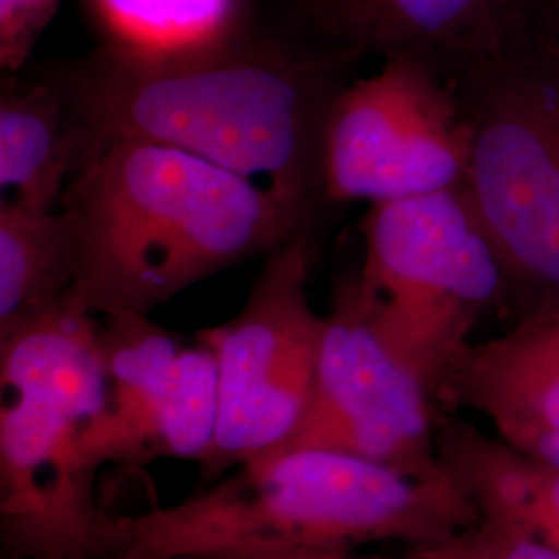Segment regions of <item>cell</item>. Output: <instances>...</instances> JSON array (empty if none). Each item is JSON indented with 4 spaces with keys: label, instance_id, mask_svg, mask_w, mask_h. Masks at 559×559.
<instances>
[{
    "label": "cell",
    "instance_id": "1",
    "mask_svg": "<svg viewBox=\"0 0 559 559\" xmlns=\"http://www.w3.org/2000/svg\"><path fill=\"white\" fill-rule=\"evenodd\" d=\"M355 60L242 25L179 46L106 40L36 69L59 90L78 164L115 141L166 145L263 185L311 224L325 200L323 131Z\"/></svg>",
    "mask_w": 559,
    "mask_h": 559
},
{
    "label": "cell",
    "instance_id": "2",
    "mask_svg": "<svg viewBox=\"0 0 559 559\" xmlns=\"http://www.w3.org/2000/svg\"><path fill=\"white\" fill-rule=\"evenodd\" d=\"M69 300L90 316L152 313L185 288L307 233L265 185L166 145L115 141L73 173Z\"/></svg>",
    "mask_w": 559,
    "mask_h": 559
},
{
    "label": "cell",
    "instance_id": "3",
    "mask_svg": "<svg viewBox=\"0 0 559 559\" xmlns=\"http://www.w3.org/2000/svg\"><path fill=\"white\" fill-rule=\"evenodd\" d=\"M443 471V468H441ZM480 520L445 473L415 477L321 448L247 460L195 496L127 516L122 559H193L251 549L425 547Z\"/></svg>",
    "mask_w": 559,
    "mask_h": 559
},
{
    "label": "cell",
    "instance_id": "4",
    "mask_svg": "<svg viewBox=\"0 0 559 559\" xmlns=\"http://www.w3.org/2000/svg\"><path fill=\"white\" fill-rule=\"evenodd\" d=\"M2 559H122L83 438L108 406L98 318L71 300L0 336Z\"/></svg>",
    "mask_w": 559,
    "mask_h": 559
},
{
    "label": "cell",
    "instance_id": "5",
    "mask_svg": "<svg viewBox=\"0 0 559 559\" xmlns=\"http://www.w3.org/2000/svg\"><path fill=\"white\" fill-rule=\"evenodd\" d=\"M353 280L365 313L441 408V394L508 274L464 187L376 203ZM443 411V408H441Z\"/></svg>",
    "mask_w": 559,
    "mask_h": 559
},
{
    "label": "cell",
    "instance_id": "6",
    "mask_svg": "<svg viewBox=\"0 0 559 559\" xmlns=\"http://www.w3.org/2000/svg\"><path fill=\"white\" fill-rule=\"evenodd\" d=\"M468 124L464 191L508 280L559 293V38L535 23L456 81Z\"/></svg>",
    "mask_w": 559,
    "mask_h": 559
},
{
    "label": "cell",
    "instance_id": "7",
    "mask_svg": "<svg viewBox=\"0 0 559 559\" xmlns=\"http://www.w3.org/2000/svg\"><path fill=\"white\" fill-rule=\"evenodd\" d=\"M309 237L300 233L267 253L233 320L198 334L218 362V425L198 462L201 487L280 450L299 427L325 332L309 297Z\"/></svg>",
    "mask_w": 559,
    "mask_h": 559
},
{
    "label": "cell",
    "instance_id": "8",
    "mask_svg": "<svg viewBox=\"0 0 559 559\" xmlns=\"http://www.w3.org/2000/svg\"><path fill=\"white\" fill-rule=\"evenodd\" d=\"M468 124L456 83L423 60L381 59L332 102L323 131L328 203L408 200L462 187Z\"/></svg>",
    "mask_w": 559,
    "mask_h": 559
},
{
    "label": "cell",
    "instance_id": "9",
    "mask_svg": "<svg viewBox=\"0 0 559 559\" xmlns=\"http://www.w3.org/2000/svg\"><path fill=\"white\" fill-rule=\"evenodd\" d=\"M440 413L429 388L380 338L348 282L325 316L305 415L280 450H334L406 475L438 477L443 473L436 450Z\"/></svg>",
    "mask_w": 559,
    "mask_h": 559
},
{
    "label": "cell",
    "instance_id": "10",
    "mask_svg": "<svg viewBox=\"0 0 559 559\" xmlns=\"http://www.w3.org/2000/svg\"><path fill=\"white\" fill-rule=\"evenodd\" d=\"M323 48L411 57L456 81L500 59L537 23V0H300Z\"/></svg>",
    "mask_w": 559,
    "mask_h": 559
},
{
    "label": "cell",
    "instance_id": "11",
    "mask_svg": "<svg viewBox=\"0 0 559 559\" xmlns=\"http://www.w3.org/2000/svg\"><path fill=\"white\" fill-rule=\"evenodd\" d=\"M471 408L519 450L559 433V307L498 338L473 342L452 367L441 408Z\"/></svg>",
    "mask_w": 559,
    "mask_h": 559
},
{
    "label": "cell",
    "instance_id": "12",
    "mask_svg": "<svg viewBox=\"0 0 559 559\" xmlns=\"http://www.w3.org/2000/svg\"><path fill=\"white\" fill-rule=\"evenodd\" d=\"M436 450L443 473L483 520L559 556V466L441 411Z\"/></svg>",
    "mask_w": 559,
    "mask_h": 559
},
{
    "label": "cell",
    "instance_id": "13",
    "mask_svg": "<svg viewBox=\"0 0 559 559\" xmlns=\"http://www.w3.org/2000/svg\"><path fill=\"white\" fill-rule=\"evenodd\" d=\"M98 338L108 378V406L83 438L92 473L106 464H145L150 429L182 350L147 313L117 311L98 318Z\"/></svg>",
    "mask_w": 559,
    "mask_h": 559
},
{
    "label": "cell",
    "instance_id": "14",
    "mask_svg": "<svg viewBox=\"0 0 559 559\" xmlns=\"http://www.w3.org/2000/svg\"><path fill=\"white\" fill-rule=\"evenodd\" d=\"M78 164V133L59 90L38 75L0 81L2 198L34 210H59Z\"/></svg>",
    "mask_w": 559,
    "mask_h": 559
},
{
    "label": "cell",
    "instance_id": "15",
    "mask_svg": "<svg viewBox=\"0 0 559 559\" xmlns=\"http://www.w3.org/2000/svg\"><path fill=\"white\" fill-rule=\"evenodd\" d=\"M75 284V240L62 210L0 201V336L59 307Z\"/></svg>",
    "mask_w": 559,
    "mask_h": 559
},
{
    "label": "cell",
    "instance_id": "16",
    "mask_svg": "<svg viewBox=\"0 0 559 559\" xmlns=\"http://www.w3.org/2000/svg\"><path fill=\"white\" fill-rule=\"evenodd\" d=\"M106 40L179 46L240 23L239 0H94Z\"/></svg>",
    "mask_w": 559,
    "mask_h": 559
},
{
    "label": "cell",
    "instance_id": "17",
    "mask_svg": "<svg viewBox=\"0 0 559 559\" xmlns=\"http://www.w3.org/2000/svg\"><path fill=\"white\" fill-rule=\"evenodd\" d=\"M62 0H0V67L2 73L25 69L44 29Z\"/></svg>",
    "mask_w": 559,
    "mask_h": 559
},
{
    "label": "cell",
    "instance_id": "18",
    "mask_svg": "<svg viewBox=\"0 0 559 559\" xmlns=\"http://www.w3.org/2000/svg\"><path fill=\"white\" fill-rule=\"evenodd\" d=\"M408 556L417 559H508L503 531L498 524L483 519L440 543L413 547Z\"/></svg>",
    "mask_w": 559,
    "mask_h": 559
},
{
    "label": "cell",
    "instance_id": "19",
    "mask_svg": "<svg viewBox=\"0 0 559 559\" xmlns=\"http://www.w3.org/2000/svg\"><path fill=\"white\" fill-rule=\"evenodd\" d=\"M193 559H380L353 556L350 549H251V551H228L205 558ZM404 559H417L406 556Z\"/></svg>",
    "mask_w": 559,
    "mask_h": 559
},
{
    "label": "cell",
    "instance_id": "20",
    "mask_svg": "<svg viewBox=\"0 0 559 559\" xmlns=\"http://www.w3.org/2000/svg\"><path fill=\"white\" fill-rule=\"evenodd\" d=\"M501 531L506 535V554H508V559H559L558 554H554L551 549L543 547L537 540L520 537V535H514V533H510L506 528H501Z\"/></svg>",
    "mask_w": 559,
    "mask_h": 559
},
{
    "label": "cell",
    "instance_id": "21",
    "mask_svg": "<svg viewBox=\"0 0 559 559\" xmlns=\"http://www.w3.org/2000/svg\"><path fill=\"white\" fill-rule=\"evenodd\" d=\"M522 452H526L531 456H537L540 460H547V462L559 466V433L535 441L528 450H522Z\"/></svg>",
    "mask_w": 559,
    "mask_h": 559
},
{
    "label": "cell",
    "instance_id": "22",
    "mask_svg": "<svg viewBox=\"0 0 559 559\" xmlns=\"http://www.w3.org/2000/svg\"><path fill=\"white\" fill-rule=\"evenodd\" d=\"M537 25L559 38V2H545L537 7Z\"/></svg>",
    "mask_w": 559,
    "mask_h": 559
},
{
    "label": "cell",
    "instance_id": "23",
    "mask_svg": "<svg viewBox=\"0 0 559 559\" xmlns=\"http://www.w3.org/2000/svg\"><path fill=\"white\" fill-rule=\"evenodd\" d=\"M545 2H559V0H537V7L545 4Z\"/></svg>",
    "mask_w": 559,
    "mask_h": 559
}]
</instances>
